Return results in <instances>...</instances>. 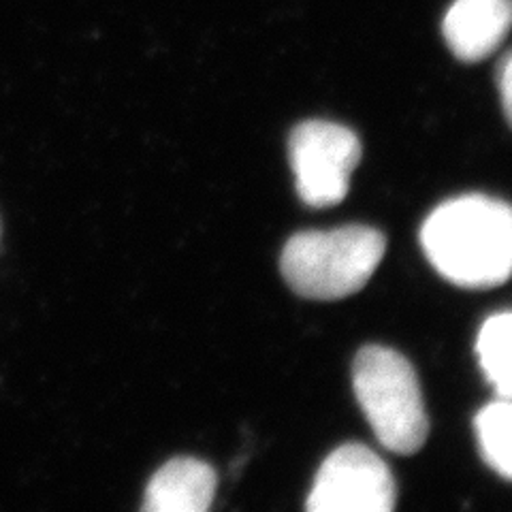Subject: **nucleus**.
Returning a JSON list of instances; mask_svg holds the SVG:
<instances>
[{"mask_svg":"<svg viewBox=\"0 0 512 512\" xmlns=\"http://www.w3.org/2000/svg\"><path fill=\"white\" fill-rule=\"evenodd\" d=\"M397 504L395 478L370 448L350 442L323 461L306 508L310 512H391Z\"/></svg>","mask_w":512,"mask_h":512,"instance_id":"obj_5","label":"nucleus"},{"mask_svg":"<svg viewBox=\"0 0 512 512\" xmlns=\"http://www.w3.org/2000/svg\"><path fill=\"white\" fill-rule=\"evenodd\" d=\"M361 139L350 128L308 120L293 128L288 154L299 199L310 207H331L346 199L350 175L361 163Z\"/></svg>","mask_w":512,"mask_h":512,"instance_id":"obj_4","label":"nucleus"},{"mask_svg":"<svg viewBox=\"0 0 512 512\" xmlns=\"http://www.w3.org/2000/svg\"><path fill=\"white\" fill-rule=\"evenodd\" d=\"M421 246L438 274L463 288H493L512 267V212L485 195H463L436 207L421 227Z\"/></svg>","mask_w":512,"mask_h":512,"instance_id":"obj_1","label":"nucleus"},{"mask_svg":"<svg viewBox=\"0 0 512 512\" xmlns=\"http://www.w3.org/2000/svg\"><path fill=\"white\" fill-rule=\"evenodd\" d=\"M218 478L210 463L192 457L167 461L148 483L143 510L205 512L212 506Z\"/></svg>","mask_w":512,"mask_h":512,"instance_id":"obj_7","label":"nucleus"},{"mask_svg":"<svg viewBox=\"0 0 512 512\" xmlns=\"http://www.w3.org/2000/svg\"><path fill=\"white\" fill-rule=\"evenodd\" d=\"M442 28L448 47L459 60H483L506 37L510 0H455Z\"/></svg>","mask_w":512,"mask_h":512,"instance_id":"obj_6","label":"nucleus"},{"mask_svg":"<svg viewBox=\"0 0 512 512\" xmlns=\"http://www.w3.org/2000/svg\"><path fill=\"white\" fill-rule=\"evenodd\" d=\"M510 90H512V64H510V58H506L504 64H502V101H504L502 107H504V114H506L508 122L512 118V94H510Z\"/></svg>","mask_w":512,"mask_h":512,"instance_id":"obj_10","label":"nucleus"},{"mask_svg":"<svg viewBox=\"0 0 512 512\" xmlns=\"http://www.w3.org/2000/svg\"><path fill=\"white\" fill-rule=\"evenodd\" d=\"M387 239L372 227L350 224L333 231H306L288 239L280 269L299 297L335 301L359 293L378 269Z\"/></svg>","mask_w":512,"mask_h":512,"instance_id":"obj_2","label":"nucleus"},{"mask_svg":"<svg viewBox=\"0 0 512 512\" xmlns=\"http://www.w3.org/2000/svg\"><path fill=\"white\" fill-rule=\"evenodd\" d=\"M476 436L489 466L500 472L506 480L512 476V453H510V429L512 408L508 399H495L476 414L474 419Z\"/></svg>","mask_w":512,"mask_h":512,"instance_id":"obj_9","label":"nucleus"},{"mask_svg":"<svg viewBox=\"0 0 512 512\" xmlns=\"http://www.w3.org/2000/svg\"><path fill=\"white\" fill-rule=\"evenodd\" d=\"M512 316L510 312L495 314L487 318L476 338L478 361L491 387L500 397L508 399L512 393Z\"/></svg>","mask_w":512,"mask_h":512,"instance_id":"obj_8","label":"nucleus"},{"mask_svg":"<svg viewBox=\"0 0 512 512\" xmlns=\"http://www.w3.org/2000/svg\"><path fill=\"white\" fill-rule=\"evenodd\" d=\"M355 397L384 448L399 455L421 451L429 419L412 363L387 346H365L352 363Z\"/></svg>","mask_w":512,"mask_h":512,"instance_id":"obj_3","label":"nucleus"}]
</instances>
